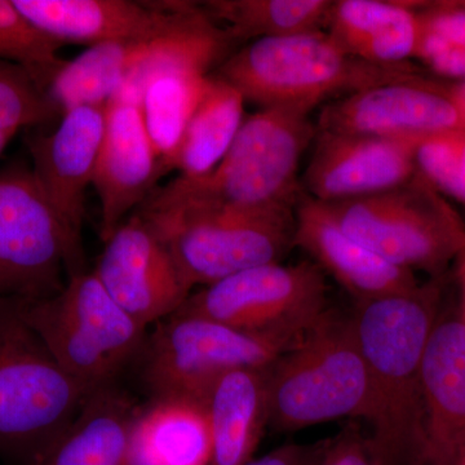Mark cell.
Segmentation results:
<instances>
[{
	"label": "cell",
	"instance_id": "6da1fadb",
	"mask_svg": "<svg viewBox=\"0 0 465 465\" xmlns=\"http://www.w3.org/2000/svg\"><path fill=\"white\" fill-rule=\"evenodd\" d=\"M443 278H430L397 295L356 302L351 313L369 376L366 423L381 465H419L421 365L442 309Z\"/></svg>",
	"mask_w": 465,
	"mask_h": 465
},
{
	"label": "cell",
	"instance_id": "7a4b0ae2",
	"mask_svg": "<svg viewBox=\"0 0 465 465\" xmlns=\"http://www.w3.org/2000/svg\"><path fill=\"white\" fill-rule=\"evenodd\" d=\"M316 134L317 125L307 110L262 108L244 119L231 149L213 171L176 177L155 189L139 208L211 203L247 210H296L304 193L300 161Z\"/></svg>",
	"mask_w": 465,
	"mask_h": 465
},
{
	"label": "cell",
	"instance_id": "3957f363",
	"mask_svg": "<svg viewBox=\"0 0 465 465\" xmlns=\"http://www.w3.org/2000/svg\"><path fill=\"white\" fill-rule=\"evenodd\" d=\"M416 74L421 72L412 64L381 66L358 60L324 30L256 39L215 73L260 108L292 106L309 113L326 101Z\"/></svg>",
	"mask_w": 465,
	"mask_h": 465
},
{
	"label": "cell",
	"instance_id": "277c9868",
	"mask_svg": "<svg viewBox=\"0 0 465 465\" xmlns=\"http://www.w3.org/2000/svg\"><path fill=\"white\" fill-rule=\"evenodd\" d=\"M269 427L296 432L369 415L370 387L351 314L329 308L268 369Z\"/></svg>",
	"mask_w": 465,
	"mask_h": 465
},
{
	"label": "cell",
	"instance_id": "5b68a950",
	"mask_svg": "<svg viewBox=\"0 0 465 465\" xmlns=\"http://www.w3.org/2000/svg\"><path fill=\"white\" fill-rule=\"evenodd\" d=\"M90 393L58 365L21 300L0 299V457L29 463L69 427Z\"/></svg>",
	"mask_w": 465,
	"mask_h": 465
},
{
	"label": "cell",
	"instance_id": "8992f818",
	"mask_svg": "<svg viewBox=\"0 0 465 465\" xmlns=\"http://www.w3.org/2000/svg\"><path fill=\"white\" fill-rule=\"evenodd\" d=\"M166 243L191 289L275 262L295 247L296 210L182 203L134 211Z\"/></svg>",
	"mask_w": 465,
	"mask_h": 465
},
{
	"label": "cell",
	"instance_id": "52a82bcc",
	"mask_svg": "<svg viewBox=\"0 0 465 465\" xmlns=\"http://www.w3.org/2000/svg\"><path fill=\"white\" fill-rule=\"evenodd\" d=\"M304 333L246 331L174 313L146 333L134 363L150 400L202 402L219 376L232 370L271 367Z\"/></svg>",
	"mask_w": 465,
	"mask_h": 465
},
{
	"label": "cell",
	"instance_id": "ba28073f",
	"mask_svg": "<svg viewBox=\"0 0 465 465\" xmlns=\"http://www.w3.org/2000/svg\"><path fill=\"white\" fill-rule=\"evenodd\" d=\"M21 307L58 365L88 391L118 381L148 333L116 304L94 272L67 278L50 298L21 300Z\"/></svg>",
	"mask_w": 465,
	"mask_h": 465
},
{
	"label": "cell",
	"instance_id": "9c48e42d",
	"mask_svg": "<svg viewBox=\"0 0 465 465\" xmlns=\"http://www.w3.org/2000/svg\"><path fill=\"white\" fill-rule=\"evenodd\" d=\"M323 204L349 235L412 273L443 277L465 243L464 220L419 173L379 194Z\"/></svg>",
	"mask_w": 465,
	"mask_h": 465
},
{
	"label": "cell",
	"instance_id": "30bf717a",
	"mask_svg": "<svg viewBox=\"0 0 465 465\" xmlns=\"http://www.w3.org/2000/svg\"><path fill=\"white\" fill-rule=\"evenodd\" d=\"M32 171L0 173V299L50 298L66 278L84 273Z\"/></svg>",
	"mask_w": 465,
	"mask_h": 465
},
{
	"label": "cell",
	"instance_id": "8fae6325",
	"mask_svg": "<svg viewBox=\"0 0 465 465\" xmlns=\"http://www.w3.org/2000/svg\"><path fill=\"white\" fill-rule=\"evenodd\" d=\"M329 308L326 277L314 262H275L202 287L176 313L246 331L302 333Z\"/></svg>",
	"mask_w": 465,
	"mask_h": 465
},
{
	"label": "cell",
	"instance_id": "7c38bea8",
	"mask_svg": "<svg viewBox=\"0 0 465 465\" xmlns=\"http://www.w3.org/2000/svg\"><path fill=\"white\" fill-rule=\"evenodd\" d=\"M317 130L385 137L465 130V87L423 73L375 85L327 104Z\"/></svg>",
	"mask_w": 465,
	"mask_h": 465
},
{
	"label": "cell",
	"instance_id": "4fadbf2b",
	"mask_svg": "<svg viewBox=\"0 0 465 465\" xmlns=\"http://www.w3.org/2000/svg\"><path fill=\"white\" fill-rule=\"evenodd\" d=\"M104 244L94 275L146 329L176 313L191 295L166 243L139 213L128 216Z\"/></svg>",
	"mask_w": 465,
	"mask_h": 465
},
{
	"label": "cell",
	"instance_id": "5bb4252c",
	"mask_svg": "<svg viewBox=\"0 0 465 465\" xmlns=\"http://www.w3.org/2000/svg\"><path fill=\"white\" fill-rule=\"evenodd\" d=\"M415 137L318 131L302 179L305 195L322 203L369 197L416 176Z\"/></svg>",
	"mask_w": 465,
	"mask_h": 465
},
{
	"label": "cell",
	"instance_id": "9a60e30c",
	"mask_svg": "<svg viewBox=\"0 0 465 465\" xmlns=\"http://www.w3.org/2000/svg\"><path fill=\"white\" fill-rule=\"evenodd\" d=\"M105 125L106 106H79L64 113L54 133L27 139L34 179L73 247L84 256L85 194L94 183Z\"/></svg>",
	"mask_w": 465,
	"mask_h": 465
},
{
	"label": "cell",
	"instance_id": "2e32d148",
	"mask_svg": "<svg viewBox=\"0 0 465 465\" xmlns=\"http://www.w3.org/2000/svg\"><path fill=\"white\" fill-rule=\"evenodd\" d=\"M34 27L65 45L149 41L179 29L200 3L134 0H12Z\"/></svg>",
	"mask_w": 465,
	"mask_h": 465
},
{
	"label": "cell",
	"instance_id": "e0dca14e",
	"mask_svg": "<svg viewBox=\"0 0 465 465\" xmlns=\"http://www.w3.org/2000/svg\"><path fill=\"white\" fill-rule=\"evenodd\" d=\"M139 104L110 100L94 183L100 200V238L109 240L128 216L154 193L163 177Z\"/></svg>",
	"mask_w": 465,
	"mask_h": 465
},
{
	"label": "cell",
	"instance_id": "ac0fdd59",
	"mask_svg": "<svg viewBox=\"0 0 465 465\" xmlns=\"http://www.w3.org/2000/svg\"><path fill=\"white\" fill-rule=\"evenodd\" d=\"M419 465H452L465 448V326L458 309H440L421 365Z\"/></svg>",
	"mask_w": 465,
	"mask_h": 465
},
{
	"label": "cell",
	"instance_id": "d6986e66",
	"mask_svg": "<svg viewBox=\"0 0 465 465\" xmlns=\"http://www.w3.org/2000/svg\"><path fill=\"white\" fill-rule=\"evenodd\" d=\"M295 216V247L305 251L354 302L397 295L420 283L415 273L391 264L349 235L323 203L304 193Z\"/></svg>",
	"mask_w": 465,
	"mask_h": 465
},
{
	"label": "cell",
	"instance_id": "ffe728a7",
	"mask_svg": "<svg viewBox=\"0 0 465 465\" xmlns=\"http://www.w3.org/2000/svg\"><path fill=\"white\" fill-rule=\"evenodd\" d=\"M139 410L118 381L97 388L69 427L25 465H130Z\"/></svg>",
	"mask_w": 465,
	"mask_h": 465
},
{
	"label": "cell",
	"instance_id": "44dd1931",
	"mask_svg": "<svg viewBox=\"0 0 465 465\" xmlns=\"http://www.w3.org/2000/svg\"><path fill=\"white\" fill-rule=\"evenodd\" d=\"M326 33L358 60L402 66L415 58L420 23L415 0H336Z\"/></svg>",
	"mask_w": 465,
	"mask_h": 465
},
{
	"label": "cell",
	"instance_id": "7402d4cb",
	"mask_svg": "<svg viewBox=\"0 0 465 465\" xmlns=\"http://www.w3.org/2000/svg\"><path fill=\"white\" fill-rule=\"evenodd\" d=\"M268 369H240L216 379L203 403L213 439L211 465H246L269 427Z\"/></svg>",
	"mask_w": 465,
	"mask_h": 465
},
{
	"label": "cell",
	"instance_id": "603a6c76",
	"mask_svg": "<svg viewBox=\"0 0 465 465\" xmlns=\"http://www.w3.org/2000/svg\"><path fill=\"white\" fill-rule=\"evenodd\" d=\"M213 439L203 403L149 400L140 406L130 465H211Z\"/></svg>",
	"mask_w": 465,
	"mask_h": 465
},
{
	"label": "cell",
	"instance_id": "cb8c5ba5",
	"mask_svg": "<svg viewBox=\"0 0 465 465\" xmlns=\"http://www.w3.org/2000/svg\"><path fill=\"white\" fill-rule=\"evenodd\" d=\"M150 41L101 43L66 61L48 88L60 114L79 106H106L142 63Z\"/></svg>",
	"mask_w": 465,
	"mask_h": 465
},
{
	"label": "cell",
	"instance_id": "d4e9b609",
	"mask_svg": "<svg viewBox=\"0 0 465 465\" xmlns=\"http://www.w3.org/2000/svg\"><path fill=\"white\" fill-rule=\"evenodd\" d=\"M244 103L232 84L208 75L177 153L174 170L180 176H201L222 162L243 124Z\"/></svg>",
	"mask_w": 465,
	"mask_h": 465
},
{
	"label": "cell",
	"instance_id": "484cf974",
	"mask_svg": "<svg viewBox=\"0 0 465 465\" xmlns=\"http://www.w3.org/2000/svg\"><path fill=\"white\" fill-rule=\"evenodd\" d=\"M204 12L228 30L235 42L326 32L330 0H208Z\"/></svg>",
	"mask_w": 465,
	"mask_h": 465
},
{
	"label": "cell",
	"instance_id": "4316f807",
	"mask_svg": "<svg viewBox=\"0 0 465 465\" xmlns=\"http://www.w3.org/2000/svg\"><path fill=\"white\" fill-rule=\"evenodd\" d=\"M210 74L192 70L163 73L143 88L140 110L164 173L174 170L186 125Z\"/></svg>",
	"mask_w": 465,
	"mask_h": 465
},
{
	"label": "cell",
	"instance_id": "83f0119b",
	"mask_svg": "<svg viewBox=\"0 0 465 465\" xmlns=\"http://www.w3.org/2000/svg\"><path fill=\"white\" fill-rule=\"evenodd\" d=\"M60 47L61 43L34 27L12 0H0V60L24 67L48 92L66 64L58 54Z\"/></svg>",
	"mask_w": 465,
	"mask_h": 465
},
{
	"label": "cell",
	"instance_id": "f1b7e54d",
	"mask_svg": "<svg viewBox=\"0 0 465 465\" xmlns=\"http://www.w3.org/2000/svg\"><path fill=\"white\" fill-rule=\"evenodd\" d=\"M414 159L425 182L465 210V130L415 137Z\"/></svg>",
	"mask_w": 465,
	"mask_h": 465
},
{
	"label": "cell",
	"instance_id": "f546056e",
	"mask_svg": "<svg viewBox=\"0 0 465 465\" xmlns=\"http://www.w3.org/2000/svg\"><path fill=\"white\" fill-rule=\"evenodd\" d=\"M60 115L47 91L24 67L0 60V133L17 134Z\"/></svg>",
	"mask_w": 465,
	"mask_h": 465
},
{
	"label": "cell",
	"instance_id": "4dcf8cb0",
	"mask_svg": "<svg viewBox=\"0 0 465 465\" xmlns=\"http://www.w3.org/2000/svg\"><path fill=\"white\" fill-rule=\"evenodd\" d=\"M309 465H381L369 434L349 424L331 439L317 443Z\"/></svg>",
	"mask_w": 465,
	"mask_h": 465
},
{
	"label": "cell",
	"instance_id": "1f68e13d",
	"mask_svg": "<svg viewBox=\"0 0 465 465\" xmlns=\"http://www.w3.org/2000/svg\"><path fill=\"white\" fill-rule=\"evenodd\" d=\"M415 60L440 78L465 84V47L440 38L420 26Z\"/></svg>",
	"mask_w": 465,
	"mask_h": 465
},
{
	"label": "cell",
	"instance_id": "d6a6232c",
	"mask_svg": "<svg viewBox=\"0 0 465 465\" xmlns=\"http://www.w3.org/2000/svg\"><path fill=\"white\" fill-rule=\"evenodd\" d=\"M415 9L423 29L465 47V0H415Z\"/></svg>",
	"mask_w": 465,
	"mask_h": 465
},
{
	"label": "cell",
	"instance_id": "836d02e7",
	"mask_svg": "<svg viewBox=\"0 0 465 465\" xmlns=\"http://www.w3.org/2000/svg\"><path fill=\"white\" fill-rule=\"evenodd\" d=\"M317 443L300 445V443H286L280 448L272 450L268 454L253 458L246 465H309Z\"/></svg>",
	"mask_w": 465,
	"mask_h": 465
},
{
	"label": "cell",
	"instance_id": "e575fe53",
	"mask_svg": "<svg viewBox=\"0 0 465 465\" xmlns=\"http://www.w3.org/2000/svg\"><path fill=\"white\" fill-rule=\"evenodd\" d=\"M455 282L459 292L458 314L465 326V243L454 260Z\"/></svg>",
	"mask_w": 465,
	"mask_h": 465
},
{
	"label": "cell",
	"instance_id": "d590c367",
	"mask_svg": "<svg viewBox=\"0 0 465 465\" xmlns=\"http://www.w3.org/2000/svg\"><path fill=\"white\" fill-rule=\"evenodd\" d=\"M15 134H16L0 133V155H2V153L5 152V148H7L11 140L14 139Z\"/></svg>",
	"mask_w": 465,
	"mask_h": 465
},
{
	"label": "cell",
	"instance_id": "8d00e7d4",
	"mask_svg": "<svg viewBox=\"0 0 465 465\" xmlns=\"http://www.w3.org/2000/svg\"><path fill=\"white\" fill-rule=\"evenodd\" d=\"M452 465H465V448L463 451H461L460 454H459L457 460H455L454 464Z\"/></svg>",
	"mask_w": 465,
	"mask_h": 465
}]
</instances>
